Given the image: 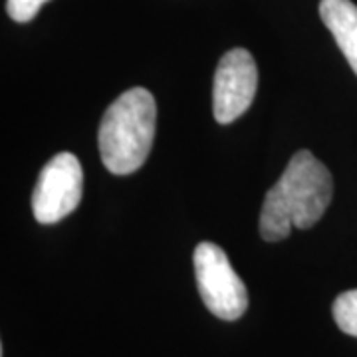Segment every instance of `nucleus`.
Wrapping results in <instances>:
<instances>
[{
  "instance_id": "obj_1",
  "label": "nucleus",
  "mask_w": 357,
  "mask_h": 357,
  "mask_svg": "<svg viewBox=\"0 0 357 357\" xmlns=\"http://www.w3.org/2000/svg\"><path fill=\"white\" fill-rule=\"evenodd\" d=\"M333 178L312 151H298L278 183L266 192L260 211V236L268 243L284 241L292 229L306 230L324 217L332 203Z\"/></svg>"
},
{
  "instance_id": "obj_2",
  "label": "nucleus",
  "mask_w": 357,
  "mask_h": 357,
  "mask_svg": "<svg viewBox=\"0 0 357 357\" xmlns=\"http://www.w3.org/2000/svg\"><path fill=\"white\" fill-rule=\"evenodd\" d=\"M157 105L151 91L131 88L115 100L100 123V155L114 175L139 171L147 161L155 137Z\"/></svg>"
},
{
  "instance_id": "obj_3",
  "label": "nucleus",
  "mask_w": 357,
  "mask_h": 357,
  "mask_svg": "<svg viewBox=\"0 0 357 357\" xmlns=\"http://www.w3.org/2000/svg\"><path fill=\"white\" fill-rule=\"evenodd\" d=\"M192 264L206 310L227 321L241 318L248 307V292L227 252L215 243H201L195 248Z\"/></svg>"
},
{
  "instance_id": "obj_4",
  "label": "nucleus",
  "mask_w": 357,
  "mask_h": 357,
  "mask_svg": "<svg viewBox=\"0 0 357 357\" xmlns=\"http://www.w3.org/2000/svg\"><path fill=\"white\" fill-rule=\"evenodd\" d=\"M84 192V171L76 155L58 153L40 171L32 192V213L42 225H54L76 211Z\"/></svg>"
},
{
  "instance_id": "obj_5",
  "label": "nucleus",
  "mask_w": 357,
  "mask_h": 357,
  "mask_svg": "<svg viewBox=\"0 0 357 357\" xmlns=\"http://www.w3.org/2000/svg\"><path fill=\"white\" fill-rule=\"evenodd\" d=\"M258 88V68L252 54L244 48L227 52L215 72L213 114L218 123L236 121L252 105Z\"/></svg>"
},
{
  "instance_id": "obj_6",
  "label": "nucleus",
  "mask_w": 357,
  "mask_h": 357,
  "mask_svg": "<svg viewBox=\"0 0 357 357\" xmlns=\"http://www.w3.org/2000/svg\"><path fill=\"white\" fill-rule=\"evenodd\" d=\"M319 16L357 76V6L351 0H321Z\"/></svg>"
},
{
  "instance_id": "obj_7",
  "label": "nucleus",
  "mask_w": 357,
  "mask_h": 357,
  "mask_svg": "<svg viewBox=\"0 0 357 357\" xmlns=\"http://www.w3.org/2000/svg\"><path fill=\"white\" fill-rule=\"evenodd\" d=\"M333 319L347 335L357 337V290L340 294L333 302Z\"/></svg>"
},
{
  "instance_id": "obj_8",
  "label": "nucleus",
  "mask_w": 357,
  "mask_h": 357,
  "mask_svg": "<svg viewBox=\"0 0 357 357\" xmlns=\"http://www.w3.org/2000/svg\"><path fill=\"white\" fill-rule=\"evenodd\" d=\"M48 0H6V13L14 22H30Z\"/></svg>"
}]
</instances>
